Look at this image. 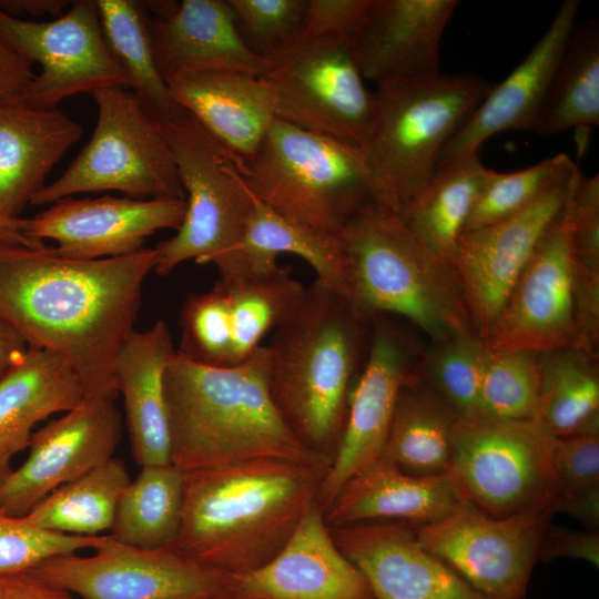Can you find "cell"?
<instances>
[{"mask_svg":"<svg viewBox=\"0 0 599 599\" xmlns=\"http://www.w3.org/2000/svg\"><path fill=\"white\" fill-rule=\"evenodd\" d=\"M154 264V248L79 260L0 240V318L68 364L89 398L115 399V357L134 331Z\"/></svg>","mask_w":599,"mask_h":599,"instance_id":"6da1fadb","label":"cell"},{"mask_svg":"<svg viewBox=\"0 0 599 599\" xmlns=\"http://www.w3.org/2000/svg\"><path fill=\"white\" fill-rule=\"evenodd\" d=\"M268 378L264 345L231 367L175 352L164 373L171 464L184 473L264 458L329 468L332 457L308 448L290 428Z\"/></svg>","mask_w":599,"mask_h":599,"instance_id":"7a4b0ae2","label":"cell"},{"mask_svg":"<svg viewBox=\"0 0 599 599\" xmlns=\"http://www.w3.org/2000/svg\"><path fill=\"white\" fill-rule=\"evenodd\" d=\"M327 470L264 458L185 473L174 548L232 576L261 568L317 501Z\"/></svg>","mask_w":599,"mask_h":599,"instance_id":"3957f363","label":"cell"},{"mask_svg":"<svg viewBox=\"0 0 599 599\" xmlns=\"http://www.w3.org/2000/svg\"><path fill=\"white\" fill-rule=\"evenodd\" d=\"M373 322L345 295L315 280L266 345L276 407L301 441L317 453L333 457L337 447Z\"/></svg>","mask_w":599,"mask_h":599,"instance_id":"277c9868","label":"cell"},{"mask_svg":"<svg viewBox=\"0 0 599 599\" xmlns=\"http://www.w3.org/2000/svg\"><path fill=\"white\" fill-rule=\"evenodd\" d=\"M338 236L348 300L364 318L405 317L432 343L475 333L450 265L434 255L398 213L370 203Z\"/></svg>","mask_w":599,"mask_h":599,"instance_id":"5b68a950","label":"cell"},{"mask_svg":"<svg viewBox=\"0 0 599 599\" xmlns=\"http://www.w3.org/2000/svg\"><path fill=\"white\" fill-rule=\"evenodd\" d=\"M473 74L376 89L363 148L377 203L402 214L434 175L441 150L490 90Z\"/></svg>","mask_w":599,"mask_h":599,"instance_id":"8992f818","label":"cell"},{"mask_svg":"<svg viewBox=\"0 0 599 599\" xmlns=\"http://www.w3.org/2000/svg\"><path fill=\"white\" fill-rule=\"evenodd\" d=\"M236 162L258 201L316 231L338 235L358 212L376 202L362 148L278 119L255 154Z\"/></svg>","mask_w":599,"mask_h":599,"instance_id":"52a82bcc","label":"cell"},{"mask_svg":"<svg viewBox=\"0 0 599 599\" xmlns=\"http://www.w3.org/2000/svg\"><path fill=\"white\" fill-rule=\"evenodd\" d=\"M185 194L175 235L154 247V272L169 275L194 260L217 264L240 250L255 196L236 160L185 111L159 124Z\"/></svg>","mask_w":599,"mask_h":599,"instance_id":"ba28073f","label":"cell"},{"mask_svg":"<svg viewBox=\"0 0 599 599\" xmlns=\"http://www.w3.org/2000/svg\"><path fill=\"white\" fill-rule=\"evenodd\" d=\"M91 95L98 119L90 141L58 179L33 195L30 204L51 205L75 194L105 191L138 200H185L161 129L132 91L112 87Z\"/></svg>","mask_w":599,"mask_h":599,"instance_id":"9c48e42d","label":"cell"},{"mask_svg":"<svg viewBox=\"0 0 599 599\" xmlns=\"http://www.w3.org/2000/svg\"><path fill=\"white\" fill-rule=\"evenodd\" d=\"M555 438L537 419L457 417L448 475L461 498L488 516L555 511Z\"/></svg>","mask_w":599,"mask_h":599,"instance_id":"30bf717a","label":"cell"},{"mask_svg":"<svg viewBox=\"0 0 599 599\" xmlns=\"http://www.w3.org/2000/svg\"><path fill=\"white\" fill-rule=\"evenodd\" d=\"M261 77L268 87L275 119L353 146L366 144L377 101L348 38L297 41L270 60Z\"/></svg>","mask_w":599,"mask_h":599,"instance_id":"8fae6325","label":"cell"},{"mask_svg":"<svg viewBox=\"0 0 599 599\" xmlns=\"http://www.w3.org/2000/svg\"><path fill=\"white\" fill-rule=\"evenodd\" d=\"M304 290L278 264L264 270L241 264L220 275L211 290L186 297L176 353L209 366L238 365L286 318Z\"/></svg>","mask_w":599,"mask_h":599,"instance_id":"7c38bea8","label":"cell"},{"mask_svg":"<svg viewBox=\"0 0 599 599\" xmlns=\"http://www.w3.org/2000/svg\"><path fill=\"white\" fill-rule=\"evenodd\" d=\"M29 572L80 599H226L232 575L174 547L141 548L111 534L90 556L53 557Z\"/></svg>","mask_w":599,"mask_h":599,"instance_id":"4fadbf2b","label":"cell"},{"mask_svg":"<svg viewBox=\"0 0 599 599\" xmlns=\"http://www.w3.org/2000/svg\"><path fill=\"white\" fill-rule=\"evenodd\" d=\"M554 512L491 517L464 501L446 517L413 528L427 551L488 599H524Z\"/></svg>","mask_w":599,"mask_h":599,"instance_id":"5bb4252c","label":"cell"},{"mask_svg":"<svg viewBox=\"0 0 599 599\" xmlns=\"http://www.w3.org/2000/svg\"><path fill=\"white\" fill-rule=\"evenodd\" d=\"M0 38L41 71L21 101L55 109L70 97L112 87L129 89L125 72L105 40L95 1H72L51 21H31L0 10Z\"/></svg>","mask_w":599,"mask_h":599,"instance_id":"9a60e30c","label":"cell"},{"mask_svg":"<svg viewBox=\"0 0 599 599\" xmlns=\"http://www.w3.org/2000/svg\"><path fill=\"white\" fill-rule=\"evenodd\" d=\"M484 343L490 352L578 347L570 196L539 240Z\"/></svg>","mask_w":599,"mask_h":599,"instance_id":"2e32d148","label":"cell"},{"mask_svg":"<svg viewBox=\"0 0 599 599\" xmlns=\"http://www.w3.org/2000/svg\"><path fill=\"white\" fill-rule=\"evenodd\" d=\"M579 173L577 167L520 212L463 233L450 267L483 342L539 240L566 205Z\"/></svg>","mask_w":599,"mask_h":599,"instance_id":"e0dca14e","label":"cell"},{"mask_svg":"<svg viewBox=\"0 0 599 599\" xmlns=\"http://www.w3.org/2000/svg\"><path fill=\"white\" fill-rule=\"evenodd\" d=\"M419 359L399 328L383 316L374 319L367 358L318 490L317 502L323 510L348 480L382 457L399 392L418 372Z\"/></svg>","mask_w":599,"mask_h":599,"instance_id":"ac0fdd59","label":"cell"},{"mask_svg":"<svg viewBox=\"0 0 599 599\" xmlns=\"http://www.w3.org/2000/svg\"><path fill=\"white\" fill-rule=\"evenodd\" d=\"M121 432L115 399L87 398L33 433L28 457L0 484V512L23 517L58 487L112 458Z\"/></svg>","mask_w":599,"mask_h":599,"instance_id":"d6986e66","label":"cell"},{"mask_svg":"<svg viewBox=\"0 0 599 599\" xmlns=\"http://www.w3.org/2000/svg\"><path fill=\"white\" fill-rule=\"evenodd\" d=\"M184 213L185 200L177 199L68 197L23 219L22 233L40 244L54 241L61 255L100 260L140 251L156 231L177 230Z\"/></svg>","mask_w":599,"mask_h":599,"instance_id":"ffe728a7","label":"cell"},{"mask_svg":"<svg viewBox=\"0 0 599 599\" xmlns=\"http://www.w3.org/2000/svg\"><path fill=\"white\" fill-rule=\"evenodd\" d=\"M457 0H369L348 37L365 81L376 89L440 73L439 49Z\"/></svg>","mask_w":599,"mask_h":599,"instance_id":"44dd1931","label":"cell"},{"mask_svg":"<svg viewBox=\"0 0 599 599\" xmlns=\"http://www.w3.org/2000/svg\"><path fill=\"white\" fill-rule=\"evenodd\" d=\"M331 532L374 599H488L427 551L412 524L363 522L331 527Z\"/></svg>","mask_w":599,"mask_h":599,"instance_id":"7402d4cb","label":"cell"},{"mask_svg":"<svg viewBox=\"0 0 599 599\" xmlns=\"http://www.w3.org/2000/svg\"><path fill=\"white\" fill-rule=\"evenodd\" d=\"M233 578L235 596L248 599H374L364 575L335 544L317 501L272 560Z\"/></svg>","mask_w":599,"mask_h":599,"instance_id":"603a6c76","label":"cell"},{"mask_svg":"<svg viewBox=\"0 0 599 599\" xmlns=\"http://www.w3.org/2000/svg\"><path fill=\"white\" fill-rule=\"evenodd\" d=\"M580 2L561 3L546 32L497 87L490 88L440 152L437 166L469 154L493 135L532 131L550 82L577 23Z\"/></svg>","mask_w":599,"mask_h":599,"instance_id":"cb8c5ba5","label":"cell"},{"mask_svg":"<svg viewBox=\"0 0 599 599\" xmlns=\"http://www.w3.org/2000/svg\"><path fill=\"white\" fill-rule=\"evenodd\" d=\"M150 32L164 79L195 71L263 75L270 65L243 40L227 0H182L150 20Z\"/></svg>","mask_w":599,"mask_h":599,"instance_id":"d4e9b609","label":"cell"},{"mask_svg":"<svg viewBox=\"0 0 599 599\" xmlns=\"http://www.w3.org/2000/svg\"><path fill=\"white\" fill-rule=\"evenodd\" d=\"M165 81L179 106L238 162L255 154L275 119L272 97L261 75L195 71Z\"/></svg>","mask_w":599,"mask_h":599,"instance_id":"484cf974","label":"cell"},{"mask_svg":"<svg viewBox=\"0 0 599 599\" xmlns=\"http://www.w3.org/2000/svg\"><path fill=\"white\" fill-rule=\"evenodd\" d=\"M175 352L167 325L159 319L145 331L134 329L115 357V385L132 455L141 467L171 464L164 373Z\"/></svg>","mask_w":599,"mask_h":599,"instance_id":"4316f807","label":"cell"},{"mask_svg":"<svg viewBox=\"0 0 599 599\" xmlns=\"http://www.w3.org/2000/svg\"><path fill=\"white\" fill-rule=\"evenodd\" d=\"M83 128L55 109L0 103V219H17Z\"/></svg>","mask_w":599,"mask_h":599,"instance_id":"83f0119b","label":"cell"},{"mask_svg":"<svg viewBox=\"0 0 599 599\" xmlns=\"http://www.w3.org/2000/svg\"><path fill=\"white\" fill-rule=\"evenodd\" d=\"M465 500L448 474L409 475L380 457L355 475L324 510L329 527L376 521L439 520Z\"/></svg>","mask_w":599,"mask_h":599,"instance_id":"f1b7e54d","label":"cell"},{"mask_svg":"<svg viewBox=\"0 0 599 599\" xmlns=\"http://www.w3.org/2000/svg\"><path fill=\"white\" fill-rule=\"evenodd\" d=\"M87 398L84 383L68 364L49 351L29 346L0 378V450L13 455L23 450L39 422Z\"/></svg>","mask_w":599,"mask_h":599,"instance_id":"f546056e","label":"cell"},{"mask_svg":"<svg viewBox=\"0 0 599 599\" xmlns=\"http://www.w3.org/2000/svg\"><path fill=\"white\" fill-rule=\"evenodd\" d=\"M489 172L478 153L444 163L399 214L412 233L448 265Z\"/></svg>","mask_w":599,"mask_h":599,"instance_id":"4dcf8cb0","label":"cell"},{"mask_svg":"<svg viewBox=\"0 0 599 599\" xmlns=\"http://www.w3.org/2000/svg\"><path fill=\"white\" fill-rule=\"evenodd\" d=\"M457 417L417 372L399 392L382 457L409 475L448 474Z\"/></svg>","mask_w":599,"mask_h":599,"instance_id":"1f68e13d","label":"cell"},{"mask_svg":"<svg viewBox=\"0 0 599 599\" xmlns=\"http://www.w3.org/2000/svg\"><path fill=\"white\" fill-rule=\"evenodd\" d=\"M536 419L555 437L599 427L598 353L576 346L539 353Z\"/></svg>","mask_w":599,"mask_h":599,"instance_id":"d6a6232c","label":"cell"},{"mask_svg":"<svg viewBox=\"0 0 599 599\" xmlns=\"http://www.w3.org/2000/svg\"><path fill=\"white\" fill-rule=\"evenodd\" d=\"M599 124V23H576L557 65L534 132L552 135Z\"/></svg>","mask_w":599,"mask_h":599,"instance_id":"836d02e7","label":"cell"},{"mask_svg":"<svg viewBox=\"0 0 599 599\" xmlns=\"http://www.w3.org/2000/svg\"><path fill=\"white\" fill-rule=\"evenodd\" d=\"M95 4L108 45L144 111L158 124L179 118L184 110L158 68L150 20L142 6L131 0H95Z\"/></svg>","mask_w":599,"mask_h":599,"instance_id":"e575fe53","label":"cell"},{"mask_svg":"<svg viewBox=\"0 0 599 599\" xmlns=\"http://www.w3.org/2000/svg\"><path fill=\"white\" fill-rule=\"evenodd\" d=\"M238 251L257 270L276 266L280 254L300 256L312 266L317 281L348 298L339 236L290 221L256 197Z\"/></svg>","mask_w":599,"mask_h":599,"instance_id":"d590c367","label":"cell"},{"mask_svg":"<svg viewBox=\"0 0 599 599\" xmlns=\"http://www.w3.org/2000/svg\"><path fill=\"white\" fill-rule=\"evenodd\" d=\"M131 479L125 464L112 457L51 491L23 518L57 534L100 536L110 531L119 500Z\"/></svg>","mask_w":599,"mask_h":599,"instance_id":"8d00e7d4","label":"cell"},{"mask_svg":"<svg viewBox=\"0 0 599 599\" xmlns=\"http://www.w3.org/2000/svg\"><path fill=\"white\" fill-rule=\"evenodd\" d=\"M185 473L173 466H142L124 489L110 534L141 548L174 547L182 518Z\"/></svg>","mask_w":599,"mask_h":599,"instance_id":"74e56055","label":"cell"},{"mask_svg":"<svg viewBox=\"0 0 599 599\" xmlns=\"http://www.w3.org/2000/svg\"><path fill=\"white\" fill-rule=\"evenodd\" d=\"M488 349L475 333L433 342L420 357L418 373L460 418H484L481 380Z\"/></svg>","mask_w":599,"mask_h":599,"instance_id":"f35d334b","label":"cell"},{"mask_svg":"<svg viewBox=\"0 0 599 599\" xmlns=\"http://www.w3.org/2000/svg\"><path fill=\"white\" fill-rule=\"evenodd\" d=\"M577 167L567 154L558 153L514 172H497L490 169L464 233L520 212Z\"/></svg>","mask_w":599,"mask_h":599,"instance_id":"ab89813d","label":"cell"},{"mask_svg":"<svg viewBox=\"0 0 599 599\" xmlns=\"http://www.w3.org/2000/svg\"><path fill=\"white\" fill-rule=\"evenodd\" d=\"M538 355L530 351H488L481 380L484 418L536 419Z\"/></svg>","mask_w":599,"mask_h":599,"instance_id":"60d3db41","label":"cell"},{"mask_svg":"<svg viewBox=\"0 0 599 599\" xmlns=\"http://www.w3.org/2000/svg\"><path fill=\"white\" fill-rule=\"evenodd\" d=\"M227 1L243 40L257 55L270 61L297 42L306 0Z\"/></svg>","mask_w":599,"mask_h":599,"instance_id":"b9f144b4","label":"cell"},{"mask_svg":"<svg viewBox=\"0 0 599 599\" xmlns=\"http://www.w3.org/2000/svg\"><path fill=\"white\" fill-rule=\"evenodd\" d=\"M108 537L57 534L39 528L23 517L0 512V575L27 572L53 557L93 550Z\"/></svg>","mask_w":599,"mask_h":599,"instance_id":"7bdbcfd3","label":"cell"},{"mask_svg":"<svg viewBox=\"0 0 599 599\" xmlns=\"http://www.w3.org/2000/svg\"><path fill=\"white\" fill-rule=\"evenodd\" d=\"M551 460L557 501L599 490V427L556 437Z\"/></svg>","mask_w":599,"mask_h":599,"instance_id":"ee69618b","label":"cell"},{"mask_svg":"<svg viewBox=\"0 0 599 599\" xmlns=\"http://www.w3.org/2000/svg\"><path fill=\"white\" fill-rule=\"evenodd\" d=\"M369 0H306L303 29L297 41L348 38Z\"/></svg>","mask_w":599,"mask_h":599,"instance_id":"f6af8a7d","label":"cell"},{"mask_svg":"<svg viewBox=\"0 0 599 599\" xmlns=\"http://www.w3.org/2000/svg\"><path fill=\"white\" fill-rule=\"evenodd\" d=\"M573 558L599 565V532L576 531L548 526L539 551L538 560L549 561L556 558Z\"/></svg>","mask_w":599,"mask_h":599,"instance_id":"bcb514c9","label":"cell"},{"mask_svg":"<svg viewBox=\"0 0 599 599\" xmlns=\"http://www.w3.org/2000/svg\"><path fill=\"white\" fill-rule=\"evenodd\" d=\"M33 65L0 38V103L21 100L35 75Z\"/></svg>","mask_w":599,"mask_h":599,"instance_id":"7dc6e473","label":"cell"},{"mask_svg":"<svg viewBox=\"0 0 599 599\" xmlns=\"http://www.w3.org/2000/svg\"><path fill=\"white\" fill-rule=\"evenodd\" d=\"M0 599H80L35 575L17 572L0 575Z\"/></svg>","mask_w":599,"mask_h":599,"instance_id":"c3c4849f","label":"cell"},{"mask_svg":"<svg viewBox=\"0 0 599 599\" xmlns=\"http://www.w3.org/2000/svg\"><path fill=\"white\" fill-rule=\"evenodd\" d=\"M71 2L65 0H0V10L13 16L29 14L32 17L63 14Z\"/></svg>","mask_w":599,"mask_h":599,"instance_id":"681fc988","label":"cell"},{"mask_svg":"<svg viewBox=\"0 0 599 599\" xmlns=\"http://www.w3.org/2000/svg\"><path fill=\"white\" fill-rule=\"evenodd\" d=\"M556 511L567 512L595 530L599 524V490L560 499L555 506Z\"/></svg>","mask_w":599,"mask_h":599,"instance_id":"f907efd6","label":"cell"},{"mask_svg":"<svg viewBox=\"0 0 599 599\" xmlns=\"http://www.w3.org/2000/svg\"><path fill=\"white\" fill-rule=\"evenodd\" d=\"M28 347L24 338L0 318V378L23 356Z\"/></svg>","mask_w":599,"mask_h":599,"instance_id":"816d5d0a","label":"cell"},{"mask_svg":"<svg viewBox=\"0 0 599 599\" xmlns=\"http://www.w3.org/2000/svg\"><path fill=\"white\" fill-rule=\"evenodd\" d=\"M23 219H0V240L22 244L30 247H41L44 244L37 243L22 233Z\"/></svg>","mask_w":599,"mask_h":599,"instance_id":"f5cc1de1","label":"cell"},{"mask_svg":"<svg viewBox=\"0 0 599 599\" xmlns=\"http://www.w3.org/2000/svg\"><path fill=\"white\" fill-rule=\"evenodd\" d=\"M12 456L13 454L10 451L0 450V484L11 469L10 459Z\"/></svg>","mask_w":599,"mask_h":599,"instance_id":"db71d44e","label":"cell"},{"mask_svg":"<svg viewBox=\"0 0 599 599\" xmlns=\"http://www.w3.org/2000/svg\"><path fill=\"white\" fill-rule=\"evenodd\" d=\"M227 599H248V598H243V597H238V596H232V597H230Z\"/></svg>","mask_w":599,"mask_h":599,"instance_id":"11a10c76","label":"cell"},{"mask_svg":"<svg viewBox=\"0 0 599 599\" xmlns=\"http://www.w3.org/2000/svg\"><path fill=\"white\" fill-rule=\"evenodd\" d=\"M227 599V598H226Z\"/></svg>","mask_w":599,"mask_h":599,"instance_id":"9f6ffc18","label":"cell"}]
</instances>
